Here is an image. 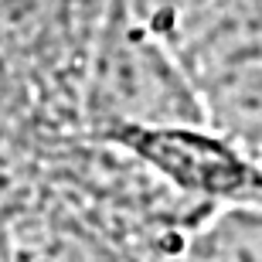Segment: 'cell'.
<instances>
[{
    "mask_svg": "<svg viewBox=\"0 0 262 262\" xmlns=\"http://www.w3.org/2000/svg\"><path fill=\"white\" fill-rule=\"evenodd\" d=\"M48 126H20L0 133V225L48 194Z\"/></svg>",
    "mask_w": 262,
    "mask_h": 262,
    "instance_id": "cell-7",
    "label": "cell"
},
{
    "mask_svg": "<svg viewBox=\"0 0 262 262\" xmlns=\"http://www.w3.org/2000/svg\"><path fill=\"white\" fill-rule=\"evenodd\" d=\"M160 262H262V201L208 208L177 232Z\"/></svg>",
    "mask_w": 262,
    "mask_h": 262,
    "instance_id": "cell-6",
    "label": "cell"
},
{
    "mask_svg": "<svg viewBox=\"0 0 262 262\" xmlns=\"http://www.w3.org/2000/svg\"><path fill=\"white\" fill-rule=\"evenodd\" d=\"M96 136L129 150L177 198L201 211L235 201H262V160L208 123L116 126Z\"/></svg>",
    "mask_w": 262,
    "mask_h": 262,
    "instance_id": "cell-4",
    "label": "cell"
},
{
    "mask_svg": "<svg viewBox=\"0 0 262 262\" xmlns=\"http://www.w3.org/2000/svg\"><path fill=\"white\" fill-rule=\"evenodd\" d=\"M20 126H45L41 109L28 78L17 72V65H10L0 55V133L20 129Z\"/></svg>",
    "mask_w": 262,
    "mask_h": 262,
    "instance_id": "cell-8",
    "label": "cell"
},
{
    "mask_svg": "<svg viewBox=\"0 0 262 262\" xmlns=\"http://www.w3.org/2000/svg\"><path fill=\"white\" fill-rule=\"evenodd\" d=\"M0 262H140L99 232L92 222L45 194L0 225Z\"/></svg>",
    "mask_w": 262,
    "mask_h": 262,
    "instance_id": "cell-5",
    "label": "cell"
},
{
    "mask_svg": "<svg viewBox=\"0 0 262 262\" xmlns=\"http://www.w3.org/2000/svg\"><path fill=\"white\" fill-rule=\"evenodd\" d=\"M113 0H0V55L17 65L48 129H78L89 51Z\"/></svg>",
    "mask_w": 262,
    "mask_h": 262,
    "instance_id": "cell-3",
    "label": "cell"
},
{
    "mask_svg": "<svg viewBox=\"0 0 262 262\" xmlns=\"http://www.w3.org/2000/svg\"><path fill=\"white\" fill-rule=\"evenodd\" d=\"M75 123L82 133L204 123L174 48L164 34L136 17L126 0H113L89 51Z\"/></svg>",
    "mask_w": 262,
    "mask_h": 262,
    "instance_id": "cell-1",
    "label": "cell"
},
{
    "mask_svg": "<svg viewBox=\"0 0 262 262\" xmlns=\"http://www.w3.org/2000/svg\"><path fill=\"white\" fill-rule=\"evenodd\" d=\"M204 4H211V0H126V7L133 10L136 17L143 20V24H150L157 34H164V38L187 14H194Z\"/></svg>",
    "mask_w": 262,
    "mask_h": 262,
    "instance_id": "cell-9",
    "label": "cell"
},
{
    "mask_svg": "<svg viewBox=\"0 0 262 262\" xmlns=\"http://www.w3.org/2000/svg\"><path fill=\"white\" fill-rule=\"evenodd\" d=\"M201 119L262 160V0H211L170 34Z\"/></svg>",
    "mask_w": 262,
    "mask_h": 262,
    "instance_id": "cell-2",
    "label": "cell"
}]
</instances>
